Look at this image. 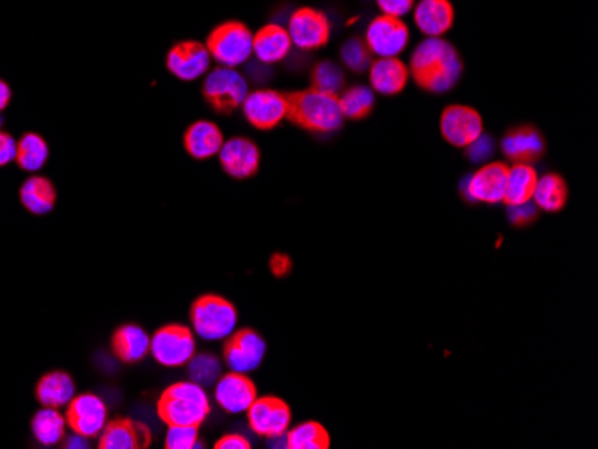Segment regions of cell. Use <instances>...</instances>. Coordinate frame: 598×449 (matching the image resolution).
<instances>
[{"instance_id":"obj_1","label":"cell","mask_w":598,"mask_h":449,"mask_svg":"<svg viewBox=\"0 0 598 449\" xmlns=\"http://www.w3.org/2000/svg\"><path fill=\"white\" fill-rule=\"evenodd\" d=\"M409 74L421 90L445 94L461 79V56L452 43L443 38H427L412 52Z\"/></svg>"},{"instance_id":"obj_2","label":"cell","mask_w":598,"mask_h":449,"mask_svg":"<svg viewBox=\"0 0 598 449\" xmlns=\"http://www.w3.org/2000/svg\"><path fill=\"white\" fill-rule=\"evenodd\" d=\"M287 102V119L312 133H334L344 122L339 95L308 88L303 92L287 95Z\"/></svg>"},{"instance_id":"obj_3","label":"cell","mask_w":598,"mask_h":449,"mask_svg":"<svg viewBox=\"0 0 598 449\" xmlns=\"http://www.w3.org/2000/svg\"><path fill=\"white\" fill-rule=\"evenodd\" d=\"M158 417L167 426H201L212 412L205 387L178 382L163 390L158 399Z\"/></svg>"},{"instance_id":"obj_4","label":"cell","mask_w":598,"mask_h":449,"mask_svg":"<svg viewBox=\"0 0 598 449\" xmlns=\"http://www.w3.org/2000/svg\"><path fill=\"white\" fill-rule=\"evenodd\" d=\"M190 321L201 339L226 340L237 328L239 314L228 299L206 294L196 299L190 308Z\"/></svg>"},{"instance_id":"obj_5","label":"cell","mask_w":598,"mask_h":449,"mask_svg":"<svg viewBox=\"0 0 598 449\" xmlns=\"http://www.w3.org/2000/svg\"><path fill=\"white\" fill-rule=\"evenodd\" d=\"M206 49L221 67H240L253 54V33L237 20L224 22L210 33Z\"/></svg>"},{"instance_id":"obj_6","label":"cell","mask_w":598,"mask_h":449,"mask_svg":"<svg viewBox=\"0 0 598 449\" xmlns=\"http://www.w3.org/2000/svg\"><path fill=\"white\" fill-rule=\"evenodd\" d=\"M248 81L235 68L217 67L206 76L203 95L217 113H233L248 97Z\"/></svg>"},{"instance_id":"obj_7","label":"cell","mask_w":598,"mask_h":449,"mask_svg":"<svg viewBox=\"0 0 598 449\" xmlns=\"http://www.w3.org/2000/svg\"><path fill=\"white\" fill-rule=\"evenodd\" d=\"M151 353L163 367H181L196 355V339L187 326L169 324L151 337Z\"/></svg>"},{"instance_id":"obj_8","label":"cell","mask_w":598,"mask_h":449,"mask_svg":"<svg viewBox=\"0 0 598 449\" xmlns=\"http://www.w3.org/2000/svg\"><path fill=\"white\" fill-rule=\"evenodd\" d=\"M409 38V27L402 18L380 15L371 20L364 42L378 58H396L405 51Z\"/></svg>"},{"instance_id":"obj_9","label":"cell","mask_w":598,"mask_h":449,"mask_svg":"<svg viewBox=\"0 0 598 449\" xmlns=\"http://www.w3.org/2000/svg\"><path fill=\"white\" fill-rule=\"evenodd\" d=\"M265 349V340L257 331L249 328L233 331L224 344V362L235 373H253L262 365Z\"/></svg>"},{"instance_id":"obj_10","label":"cell","mask_w":598,"mask_h":449,"mask_svg":"<svg viewBox=\"0 0 598 449\" xmlns=\"http://www.w3.org/2000/svg\"><path fill=\"white\" fill-rule=\"evenodd\" d=\"M240 108L253 128L269 131L276 128L282 120L287 119L289 102H287V95L282 92L264 88L248 94Z\"/></svg>"},{"instance_id":"obj_11","label":"cell","mask_w":598,"mask_h":449,"mask_svg":"<svg viewBox=\"0 0 598 449\" xmlns=\"http://www.w3.org/2000/svg\"><path fill=\"white\" fill-rule=\"evenodd\" d=\"M246 414L249 428L264 439L285 435L291 426V407L283 399L273 396L255 399Z\"/></svg>"},{"instance_id":"obj_12","label":"cell","mask_w":598,"mask_h":449,"mask_svg":"<svg viewBox=\"0 0 598 449\" xmlns=\"http://www.w3.org/2000/svg\"><path fill=\"white\" fill-rule=\"evenodd\" d=\"M507 172L509 167L502 161L486 163L482 169L462 181V194L473 203H502L507 185Z\"/></svg>"},{"instance_id":"obj_13","label":"cell","mask_w":598,"mask_h":449,"mask_svg":"<svg viewBox=\"0 0 598 449\" xmlns=\"http://www.w3.org/2000/svg\"><path fill=\"white\" fill-rule=\"evenodd\" d=\"M330 22L323 11L314 8H301L292 13L287 33L292 45L301 51H316L325 47L330 40Z\"/></svg>"},{"instance_id":"obj_14","label":"cell","mask_w":598,"mask_h":449,"mask_svg":"<svg viewBox=\"0 0 598 449\" xmlns=\"http://www.w3.org/2000/svg\"><path fill=\"white\" fill-rule=\"evenodd\" d=\"M484 133V122L477 110L464 104L448 106L441 115V135L453 147H468Z\"/></svg>"},{"instance_id":"obj_15","label":"cell","mask_w":598,"mask_h":449,"mask_svg":"<svg viewBox=\"0 0 598 449\" xmlns=\"http://www.w3.org/2000/svg\"><path fill=\"white\" fill-rule=\"evenodd\" d=\"M65 419L72 432L92 439L103 432L108 423V408L95 394H79L67 405Z\"/></svg>"},{"instance_id":"obj_16","label":"cell","mask_w":598,"mask_h":449,"mask_svg":"<svg viewBox=\"0 0 598 449\" xmlns=\"http://www.w3.org/2000/svg\"><path fill=\"white\" fill-rule=\"evenodd\" d=\"M215 387V401L228 414H244L257 399V385L248 374L230 371L223 374Z\"/></svg>"},{"instance_id":"obj_17","label":"cell","mask_w":598,"mask_h":449,"mask_svg":"<svg viewBox=\"0 0 598 449\" xmlns=\"http://www.w3.org/2000/svg\"><path fill=\"white\" fill-rule=\"evenodd\" d=\"M210 61L212 56L206 45L199 42L178 43L167 54L169 72L181 81H196L205 76L210 68Z\"/></svg>"},{"instance_id":"obj_18","label":"cell","mask_w":598,"mask_h":449,"mask_svg":"<svg viewBox=\"0 0 598 449\" xmlns=\"http://www.w3.org/2000/svg\"><path fill=\"white\" fill-rule=\"evenodd\" d=\"M224 172L235 179H248L260 169V149L249 138H231L219 151Z\"/></svg>"},{"instance_id":"obj_19","label":"cell","mask_w":598,"mask_h":449,"mask_svg":"<svg viewBox=\"0 0 598 449\" xmlns=\"http://www.w3.org/2000/svg\"><path fill=\"white\" fill-rule=\"evenodd\" d=\"M151 441L153 437L146 424L122 417L106 423L99 439V448L144 449L149 448Z\"/></svg>"},{"instance_id":"obj_20","label":"cell","mask_w":598,"mask_h":449,"mask_svg":"<svg viewBox=\"0 0 598 449\" xmlns=\"http://www.w3.org/2000/svg\"><path fill=\"white\" fill-rule=\"evenodd\" d=\"M455 20V9L450 0H419L414 9V24L428 38H441L448 33Z\"/></svg>"},{"instance_id":"obj_21","label":"cell","mask_w":598,"mask_h":449,"mask_svg":"<svg viewBox=\"0 0 598 449\" xmlns=\"http://www.w3.org/2000/svg\"><path fill=\"white\" fill-rule=\"evenodd\" d=\"M502 151L513 163H532L545 154V140L538 129L530 126L511 129L502 140Z\"/></svg>"},{"instance_id":"obj_22","label":"cell","mask_w":598,"mask_h":449,"mask_svg":"<svg viewBox=\"0 0 598 449\" xmlns=\"http://www.w3.org/2000/svg\"><path fill=\"white\" fill-rule=\"evenodd\" d=\"M291 49V36L278 24H269L253 34V54L264 65L280 63L291 54Z\"/></svg>"},{"instance_id":"obj_23","label":"cell","mask_w":598,"mask_h":449,"mask_svg":"<svg viewBox=\"0 0 598 449\" xmlns=\"http://www.w3.org/2000/svg\"><path fill=\"white\" fill-rule=\"evenodd\" d=\"M409 67L398 58H380L369 67V81L373 92L396 95L403 92L409 81Z\"/></svg>"},{"instance_id":"obj_24","label":"cell","mask_w":598,"mask_h":449,"mask_svg":"<svg viewBox=\"0 0 598 449\" xmlns=\"http://www.w3.org/2000/svg\"><path fill=\"white\" fill-rule=\"evenodd\" d=\"M224 144L223 131L210 120L194 122L185 131V149L196 160H208L219 154Z\"/></svg>"},{"instance_id":"obj_25","label":"cell","mask_w":598,"mask_h":449,"mask_svg":"<svg viewBox=\"0 0 598 449\" xmlns=\"http://www.w3.org/2000/svg\"><path fill=\"white\" fill-rule=\"evenodd\" d=\"M113 353L126 364H137L151 351V337L137 324H126L113 333Z\"/></svg>"},{"instance_id":"obj_26","label":"cell","mask_w":598,"mask_h":449,"mask_svg":"<svg viewBox=\"0 0 598 449\" xmlns=\"http://www.w3.org/2000/svg\"><path fill=\"white\" fill-rule=\"evenodd\" d=\"M74 396L76 383L70 378V374L63 371L43 374L36 385V398L42 403V407H67Z\"/></svg>"},{"instance_id":"obj_27","label":"cell","mask_w":598,"mask_h":449,"mask_svg":"<svg viewBox=\"0 0 598 449\" xmlns=\"http://www.w3.org/2000/svg\"><path fill=\"white\" fill-rule=\"evenodd\" d=\"M536 183H538V172L530 163H514L507 172L504 203L507 206L529 203L536 190Z\"/></svg>"},{"instance_id":"obj_28","label":"cell","mask_w":598,"mask_h":449,"mask_svg":"<svg viewBox=\"0 0 598 449\" xmlns=\"http://www.w3.org/2000/svg\"><path fill=\"white\" fill-rule=\"evenodd\" d=\"M568 201V185L563 176L556 172L545 174L538 178L536 190L532 195V203L538 206V210H545L548 213L561 212Z\"/></svg>"},{"instance_id":"obj_29","label":"cell","mask_w":598,"mask_h":449,"mask_svg":"<svg viewBox=\"0 0 598 449\" xmlns=\"http://www.w3.org/2000/svg\"><path fill=\"white\" fill-rule=\"evenodd\" d=\"M20 201L29 212L45 215L51 212L56 204V188L49 179L33 176L20 188Z\"/></svg>"},{"instance_id":"obj_30","label":"cell","mask_w":598,"mask_h":449,"mask_svg":"<svg viewBox=\"0 0 598 449\" xmlns=\"http://www.w3.org/2000/svg\"><path fill=\"white\" fill-rule=\"evenodd\" d=\"M31 428H33L36 441L40 444H43V446H56L65 439L67 419H65V416H61L58 408L43 407L33 417Z\"/></svg>"},{"instance_id":"obj_31","label":"cell","mask_w":598,"mask_h":449,"mask_svg":"<svg viewBox=\"0 0 598 449\" xmlns=\"http://www.w3.org/2000/svg\"><path fill=\"white\" fill-rule=\"evenodd\" d=\"M287 448L289 449H328L330 448V433L325 426L316 421L298 424L292 430H287Z\"/></svg>"},{"instance_id":"obj_32","label":"cell","mask_w":598,"mask_h":449,"mask_svg":"<svg viewBox=\"0 0 598 449\" xmlns=\"http://www.w3.org/2000/svg\"><path fill=\"white\" fill-rule=\"evenodd\" d=\"M49 160V145L42 136L26 133L17 142V163L27 172H38Z\"/></svg>"},{"instance_id":"obj_33","label":"cell","mask_w":598,"mask_h":449,"mask_svg":"<svg viewBox=\"0 0 598 449\" xmlns=\"http://www.w3.org/2000/svg\"><path fill=\"white\" fill-rule=\"evenodd\" d=\"M339 101L344 119L362 120L375 108V92L368 86H351L339 97Z\"/></svg>"},{"instance_id":"obj_34","label":"cell","mask_w":598,"mask_h":449,"mask_svg":"<svg viewBox=\"0 0 598 449\" xmlns=\"http://www.w3.org/2000/svg\"><path fill=\"white\" fill-rule=\"evenodd\" d=\"M188 374L190 382L197 383L201 387H214L217 380L223 376V365L219 358L210 353L194 355L188 362Z\"/></svg>"},{"instance_id":"obj_35","label":"cell","mask_w":598,"mask_h":449,"mask_svg":"<svg viewBox=\"0 0 598 449\" xmlns=\"http://www.w3.org/2000/svg\"><path fill=\"white\" fill-rule=\"evenodd\" d=\"M344 86V74L341 68L330 61H321L312 72V88L326 92V94L339 95Z\"/></svg>"},{"instance_id":"obj_36","label":"cell","mask_w":598,"mask_h":449,"mask_svg":"<svg viewBox=\"0 0 598 449\" xmlns=\"http://www.w3.org/2000/svg\"><path fill=\"white\" fill-rule=\"evenodd\" d=\"M341 58L342 63L353 72H364L366 68L371 67V51L360 38H351L342 45Z\"/></svg>"},{"instance_id":"obj_37","label":"cell","mask_w":598,"mask_h":449,"mask_svg":"<svg viewBox=\"0 0 598 449\" xmlns=\"http://www.w3.org/2000/svg\"><path fill=\"white\" fill-rule=\"evenodd\" d=\"M165 448H203V442H199V426H169V432L165 437Z\"/></svg>"},{"instance_id":"obj_38","label":"cell","mask_w":598,"mask_h":449,"mask_svg":"<svg viewBox=\"0 0 598 449\" xmlns=\"http://www.w3.org/2000/svg\"><path fill=\"white\" fill-rule=\"evenodd\" d=\"M493 153H495V140L484 133L466 147V156L471 163H486Z\"/></svg>"},{"instance_id":"obj_39","label":"cell","mask_w":598,"mask_h":449,"mask_svg":"<svg viewBox=\"0 0 598 449\" xmlns=\"http://www.w3.org/2000/svg\"><path fill=\"white\" fill-rule=\"evenodd\" d=\"M509 221L514 226H527L530 222L536 221V217H538V206L529 201V203H522V204H514V206H509Z\"/></svg>"},{"instance_id":"obj_40","label":"cell","mask_w":598,"mask_h":449,"mask_svg":"<svg viewBox=\"0 0 598 449\" xmlns=\"http://www.w3.org/2000/svg\"><path fill=\"white\" fill-rule=\"evenodd\" d=\"M382 15L402 18L414 8V0H376Z\"/></svg>"},{"instance_id":"obj_41","label":"cell","mask_w":598,"mask_h":449,"mask_svg":"<svg viewBox=\"0 0 598 449\" xmlns=\"http://www.w3.org/2000/svg\"><path fill=\"white\" fill-rule=\"evenodd\" d=\"M17 160V142L15 138L0 129V167Z\"/></svg>"},{"instance_id":"obj_42","label":"cell","mask_w":598,"mask_h":449,"mask_svg":"<svg viewBox=\"0 0 598 449\" xmlns=\"http://www.w3.org/2000/svg\"><path fill=\"white\" fill-rule=\"evenodd\" d=\"M215 449H249L251 442L240 433H228L215 442Z\"/></svg>"},{"instance_id":"obj_43","label":"cell","mask_w":598,"mask_h":449,"mask_svg":"<svg viewBox=\"0 0 598 449\" xmlns=\"http://www.w3.org/2000/svg\"><path fill=\"white\" fill-rule=\"evenodd\" d=\"M269 267H271V271H273L274 276L283 278V276H287V274L291 272V258H289L287 255H273L271 256V263H269Z\"/></svg>"},{"instance_id":"obj_44","label":"cell","mask_w":598,"mask_h":449,"mask_svg":"<svg viewBox=\"0 0 598 449\" xmlns=\"http://www.w3.org/2000/svg\"><path fill=\"white\" fill-rule=\"evenodd\" d=\"M90 444H88V437L85 435H79V433L74 432L72 437H69L67 441H65V448H77V449H85L88 448Z\"/></svg>"},{"instance_id":"obj_45","label":"cell","mask_w":598,"mask_h":449,"mask_svg":"<svg viewBox=\"0 0 598 449\" xmlns=\"http://www.w3.org/2000/svg\"><path fill=\"white\" fill-rule=\"evenodd\" d=\"M9 101H11V88H9L8 83H4L0 79V111L8 108Z\"/></svg>"},{"instance_id":"obj_46","label":"cell","mask_w":598,"mask_h":449,"mask_svg":"<svg viewBox=\"0 0 598 449\" xmlns=\"http://www.w3.org/2000/svg\"><path fill=\"white\" fill-rule=\"evenodd\" d=\"M0 126H2V119H0Z\"/></svg>"}]
</instances>
